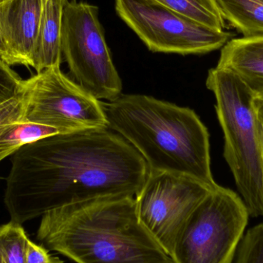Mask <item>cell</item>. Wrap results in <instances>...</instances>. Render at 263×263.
Masks as SVG:
<instances>
[{
  "label": "cell",
  "mask_w": 263,
  "mask_h": 263,
  "mask_svg": "<svg viewBox=\"0 0 263 263\" xmlns=\"http://www.w3.org/2000/svg\"><path fill=\"white\" fill-rule=\"evenodd\" d=\"M37 239L77 263H174L139 220L130 195L51 210L42 216Z\"/></svg>",
  "instance_id": "obj_2"
},
{
  "label": "cell",
  "mask_w": 263,
  "mask_h": 263,
  "mask_svg": "<svg viewBox=\"0 0 263 263\" xmlns=\"http://www.w3.org/2000/svg\"><path fill=\"white\" fill-rule=\"evenodd\" d=\"M23 81L10 66L0 62V104L20 93Z\"/></svg>",
  "instance_id": "obj_18"
},
{
  "label": "cell",
  "mask_w": 263,
  "mask_h": 263,
  "mask_svg": "<svg viewBox=\"0 0 263 263\" xmlns=\"http://www.w3.org/2000/svg\"><path fill=\"white\" fill-rule=\"evenodd\" d=\"M55 134L57 129L26 118L21 93L0 104V162L26 144Z\"/></svg>",
  "instance_id": "obj_12"
},
{
  "label": "cell",
  "mask_w": 263,
  "mask_h": 263,
  "mask_svg": "<svg viewBox=\"0 0 263 263\" xmlns=\"http://www.w3.org/2000/svg\"><path fill=\"white\" fill-rule=\"evenodd\" d=\"M61 49L76 81L97 100L111 102L122 95L123 83L106 43L97 6L65 1Z\"/></svg>",
  "instance_id": "obj_6"
},
{
  "label": "cell",
  "mask_w": 263,
  "mask_h": 263,
  "mask_svg": "<svg viewBox=\"0 0 263 263\" xmlns=\"http://www.w3.org/2000/svg\"><path fill=\"white\" fill-rule=\"evenodd\" d=\"M20 93L29 122L61 134L108 129L103 101L65 75L60 66L23 80Z\"/></svg>",
  "instance_id": "obj_7"
},
{
  "label": "cell",
  "mask_w": 263,
  "mask_h": 263,
  "mask_svg": "<svg viewBox=\"0 0 263 263\" xmlns=\"http://www.w3.org/2000/svg\"><path fill=\"white\" fill-rule=\"evenodd\" d=\"M0 62L9 66L15 65L13 59L11 57L9 49H8L7 46H6V42H5L4 38H3L1 29H0Z\"/></svg>",
  "instance_id": "obj_21"
},
{
  "label": "cell",
  "mask_w": 263,
  "mask_h": 263,
  "mask_svg": "<svg viewBox=\"0 0 263 263\" xmlns=\"http://www.w3.org/2000/svg\"><path fill=\"white\" fill-rule=\"evenodd\" d=\"M0 263H6L4 259H3V256H2L1 253H0Z\"/></svg>",
  "instance_id": "obj_22"
},
{
  "label": "cell",
  "mask_w": 263,
  "mask_h": 263,
  "mask_svg": "<svg viewBox=\"0 0 263 263\" xmlns=\"http://www.w3.org/2000/svg\"><path fill=\"white\" fill-rule=\"evenodd\" d=\"M254 106L255 109H256V117H257L259 139H260L263 178V97H255Z\"/></svg>",
  "instance_id": "obj_20"
},
{
  "label": "cell",
  "mask_w": 263,
  "mask_h": 263,
  "mask_svg": "<svg viewBox=\"0 0 263 263\" xmlns=\"http://www.w3.org/2000/svg\"><path fill=\"white\" fill-rule=\"evenodd\" d=\"M194 21L217 30L226 29V21L215 0H151Z\"/></svg>",
  "instance_id": "obj_15"
},
{
  "label": "cell",
  "mask_w": 263,
  "mask_h": 263,
  "mask_svg": "<svg viewBox=\"0 0 263 263\" xmlns=\"http://www.w3.org/2000/svg\"><path fill=\"white\" fill-rule=\"evenodd\" d=\"M214 94L224 135L223 156L249 214L263 216L262 153L255 95L231 72L210 69L205 81Z\"/></svg>",
  "instance_id": "obj_4"
},
{
  "label": "cell",
  "mask_w": 263,
  "mask_h": 263,
  "mask_svg": "<svg viewBox=\"0 0 263 263\" xmlns=\"http://www.w3.org/2000/svg\"><path fill=\"white\" fill-rule=\"evenodd\" d=\"M215 188L186 175L149 170L135 196L139 220L170 256L181 229Z\"/></svg>",
  "instance_id": "obj_9"
},
{
  "label": "cell",
  "mask_w": 263,
  "mask_h": 263,
  "mask_svg": "<svg viewBox=\"0 0 263 263\" xmlns=\"http://www.w3.org/2000/svg\"><path fill=\"white\" fill-rule=\"evenodd\" d=\"M225 21L245 38L263 36V0H215Z\"/></svg>",
  "instance_id": "obj_14"
},
{
  "label": "cell",
  "mask_w": 263,
  "mask_h": 263,
  "mask_svg": "<svg viewBox=\"0 0 263 263\" xmlns=\"http://www.w3.org/2000/svg\"><path fill=\"white\" fill-rule=\"evenodd\" d=\"M26 263H63L60 258L52 256L43 245H37L30 241L28 242Z\"/></svg>",
  "instance_id": "obj_19"
},
{
  "label": "cell",
  "mask_w": 263,
  "mask_h": 263,
  "mask_svg": "<svg viewBox=\"0 0 263 263\" xmlns=\"http://www.w3.org/2000/svg\"><path fill=\"white\" fill-rule=\"evenodd\" d=\"M66 0H44L32 68L37 73L62 63L61 34Z\"/></svg>",
  "instance_id": "obj_13"
},
{
  "label": "cell",
  "mask_w": 263,
  "mask_h": 263,
  "mask_svg": "<svg viewBox=\"0 0 263 263\" xmlns=\"http://www.w3.org/2000/svg\"><path fill=\"white\" fill-rule=\"evenodd\" d=\"M4 202L23 224L69 204L116 195L135 196L149 168L139 152L109 129L46 136L15 152Z\"/></svg>",
  "instance_id": "obj_1"
},
{
  "label": "cell",
  "mask_w": 263,
  "mask_h": 263,
  "mask_svg": "<svg viewBox=\"0 0 263 263\" xmlns=\"http://www.w3.org/2000/svg\"><path fill=\"white\" fill-rule=\"evenodd\" d=\"M119 16L153 52L200 55L222 49L233 37L151 0H115Z\"/></svg>",
  "instance_id": "obj_8"
},
{
  "label": "cell",
  "mask_w": 263,
  "mask_h": 263,
  "mask_svg": "<svg viewBox=\"0 0 263 263\" xmlns=\"http://www.w3.org/2000/svg\"><path fill=\"white\" fill-rule=\"evenodd\" d=\"M6 1H7V0H0V3H4Z\"/></svg>",
  "instance_id": "obj_23"
},
{
  "label": "cell",
  "mask_w": 263,
  "mask_h": 263,
  "mask_svg": "<svg viewBox=\"0 0 263 263\" xmlns=\"http://www.w3.org/2000/svg\"><path fill=\"white\" fill-rule=\"evenodd\" d=\"M234 260V263H263V222L243 236Z\"/></svg>",
  "instance_id": "obj_17"
},
{
  "label": "cell",
  "mask_w": 263,
  "mask_h": 263,
  "mask_svg": "<svg viewBox=\"0 0 263 263\" xmlns=\"http://www.w3.org/2000/svg\"><path fill=\"white\" fill-rule=\"evenodd\" d=\"M44 0L0 3V29L15 65L33 66Z\"/></svg>",
  "instance_id": "obj_10"
},
{
  "label": "cell",
  "mask_w": 263,
  "mask_h": 263,
  "mask_svg": "<svg viewBox=\"0 0 263 263\" xmlns=\"http://www.w3.org/2000/svg\"><path fill=\"white\" fill-rule=\"evenodd\" d=\"M217 67L236 76L256 97H263V36L231 39L221 49Z\"/></svg>",
  "instance_id": "obj_11"
},
{
  "label": "cell",
  "mask_w": 263,
  "mask_h": 263,
  "mask_svg": "<svg viewBox=\"0 0 263 263\" xmlns=\"http://www.w3.org/2000/svg\"><path fill=\"white\" fill-rule=\"evenodd\" d=\"M29 240L21 224L0 226V253L6 263H26Z\"/></svg>",
  "instance_id": "obj_16"
},
{
  "label": "cell",
  "mask_w": 263,
  "mask_h": 263,
  "mask_svg": "<svg viewBox=\"0 0 263 263\" xmlns=\"http://www.w3.org/2000/svg\"><path fill=\"white\" fill-rule=\"evenodd\" d=\"M103 106L108 129L133 145L149 170L186 175L217 186L210 134L193 109L140 94H122Z\"/></svg>",
  "instance_id": "obj_3"
},
{
  "label": "cell",
  "mask_w": 263,
  "mask_h": 263,
  "mask_svg": "<svg viewBox=\"0 0 263 263\" xmlns=\"http://www.w3.org/2000/svg\"><path fill=\"white\" fill-rule=\"evenodd\" d=\"M249 217L241 196L218 185L193 210L170 256L174 263H233Z\"/></svg>",
  "instance_id": "obj_5"
}]
</instances>
